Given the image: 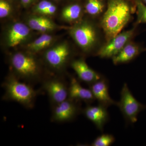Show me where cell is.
<instances>
[{"mask_svg": "<svg viewBox=\"0 0 146 146\" xmlns=\"http://www.w3.org/2000/svg\"><path fill=\"white\" fill-rule=\"evenodd\" d=\"M133 11L127 0H110L101 21L107 42L121 33L130 21Z\"/></svg>", "mask_w": 146, "mask_h": 146, "instance_id": "cell-1", "label": "cell"}, {"mask_svg": "<svg viewBox=\"0 0 146 146\" xmlns=\"http://www.w3.org/2000/svg\"><path fill=\"white\" fill-rule=\"evenodd\" d=\"M3 86L4 100L16 102L27 109L34 107L38 92L29 83L22 82L15 75L11 74L6 78Z\"/></svg>", "mask_w": 146, "mask_h": 146, "instance_id": "cell-2", "label": "cell"}, {"mask_svg": "<svg viewBox=\"0 0 146 146\" xmlns=\"http://www.w3.org/2000/svg\"><path fill=\"white\" fill-rule=\"evenodd\" d=\"M10 64L15 76L19 79L28 83H35L41 76V70L38 61L33 56L18 52L14 53L10 58Z\"/></svg>", "mask_w": 146, "mask_h": 146, "instance_id": "cell-3", "label": "cell"}, {"mask_svg": "<svg viewBox=\"0 0 146 146\" xmlns=\"http://www.w3.org/2000/svg\"><path fill=\"white\" fill-rule=\"evenodd\" d=\"M117 106L129 124H133L138 120L139 113L146 109V105L142 104L133 96L126 83L124 84L121 92V98Z\"/></svg>", "mask_w": 146, "mask_h": 146, "instance_id": "cell-4", "label": "cell"}, {"mask_svg": "<svg viewBox=\"0 0 146 146\" xmlns=\"http://www.w3.org/2000/svg\"><path fill=\"white\" fill-rule=\"evenodd\" d=\"M71 36L79 46L85 52L91 50L97 41V33L92 24L82 21L76 24L70 31Z\"/></svg>", "mask_w": 146, "mask_h": 146, "instance_id": "cell-5", "label": "cell"}, {"mask_svg": "<svg viewBox=\"0 0 146 146\" xmlns=\"http://www.w3.org/2000/svg\"><path fill=\"white\" fill-rule=\"evenodd\" d=\"M134 29L120 33L108 41L98 51L97 55L102 58H112L119 52L132 38Z\"/></svg>", "mask_w": 146, "mask_h": 146, "instance_id": "cell-6", "label": "cell"}, {"mask_svg": "<svg viewBox=\"0 0 146 146\" xmlns=\"http://www.w3.org/2000/svg\"><path fill=\"white\" fill-rule=\"evenodd\" d=\"M70 50L66 43H62L47 50L44 57L50 67L56 71L61 70L68 63Z\"/></svg>", "mask_w": 146, "mask_h": 146, "instance_id": "cell-7", "label": "cell"}, {"mask_svg": "<svg viewBox=\"0 0 146 146\" xmlns=\"http://www.w3.org/2000/svg\"><path fill=\"white\" fill-rule=\"evenodd\" d=\"M78 103L68 98L53 106L52 121L56 122L63 123L74 119L81 112Z\"/></svg>", "mask_w": 146, "mask_h": 146, "instance_id": "cell-8", "label": "cell"}, {"mask_svg": "<svg viewBox=\"0 0 146 146\" xmlns=\"http://www.w3.org/2000/svg\"><path fill=\"white\" fill-rule=\"evenodd\" d=\"M69 86L60 79L53 78L43 82V88L48 94L53 106L68 99Z\"/></svg>", "mask_w": 146, "mask_h": 146, "instance_id": "cell-9", "label": "cell"}, {"mask_svg": "<svg viewBox=\"0 0 146 146\" xmlns=\"http://www.w3.org/2000/svg\"><path fill=\"white\" fill-rule=\"evenodd\" d=\"M107 108L99 104L98 106L88 105L82 110L84 115L95 125L100 131H103L104 128L109 119Z\"/></svg>", "mask_w": 146, "mask_h": 146, "instance_id": "cell-10", "label": "cell"}, {"mask_svg": "<svg viewBox=\"0 0 146 146\" xmlns=\"http://www.w3.org/2000/svg\"><path fill=\"white\" fill-rule=\"evenodd\" d=\"M89 86V89L99 104L107 108L112 105L117 106L118 102L114 101L110 96L108 82L104 78L90 84Z\"/></svg>", "mask_w": 146, "mask_h": 146, "instance_id": "cell-11", "label": "cell"}, {"mask_svg": "<svg viewBox=\"0 0 146 146\" xmlns=\"http://www.w3.org/2000/svg\"><path fill=\"white\" fill-rule=\"evenodd\" d=\"M71 66L79 79L89 85L104 78L91 69L83 59L73 60L71 63Z\"/></svg>", "mask_w": 146, "mask_h": 146, "instance_id": "cell-12", "label": "cell"}, {"mask_svg": "<svg viewBox=\"0 0 146 146\" xmlns=\"http://www.w3.org/2000/svg\"><path fill=\"white\" fill-rule=\"evenodd\" d=\"M68 98L79 102H84L88 104L92 103L96 100L90 89L83 87L74 77L70 79Z\"/></svg>", "mask_w": 146, "mask_h": 146, "instance_id": "cell-13", "label": "cell"}, {"mask_svg": "<svg viewBox=\"0 0 146 146\" xmlns=\"http://www.w3.org/2000/svg\"><path fill=\"white\" fill-rule=\"evenodd\" d=\"M30 33L29 26L23 23H17L13 24L7 35V43L9 46L15 47L25 42Z\"/></svg>", "mask_w": 146, "mask_h": 146, "instance_id": "cell-14", "label": "cell"}, {"mask_svg": "<svg viewBox=\"0 0 146 146\" xmlns=\"http://www.w3.org/2000/svg\"><path fill=\"white\" fill-rule=\"evenodd\" d=\"M144 50L136 44L128 42L117 54L112 58V61L116 65L128 63L135 58Z\"/></svg>", "mask_w": 146, "mask_h": 146, "instance_id": "cell-15", "label": "cell"}, {"mask_svg": "<svg viewBox=\"0 0 146 146\" xmlns=\"http://www.w3.org/2000/svg\"><path fill=\"white\" fill-rule=\"evenodd\" d=\"M28 24L30 28L42 32L52 31L58 27L51 20L44 16L31 17L28 19Z\"/></svg>", "mask_w": 146, "mask_h": 146, "instance_id": "cell-16", "label": "cell"}, {"mask_svg": "<svg viewBox=\"0 0 146 146\" xmlns=\"http://www.w3.org/2000/svg\"><path fill=\"white\" fill-rule=\"evenodd\" d=\"M54 40V37L48 34H44L31 42L28 46V48L32 52H38L46 48L51 45Z\"/></svg>", "mask_w": 146, "mask_h": 146, "instance_id": "cell-17", "label": "cell"}, {"mask_svg": "<svg viewBox=\"0 0 146 146\" xmlns=\"http://www.w3.org/2000/svg\"><path fill=\"white\" fill-rule=\"evenodd\" d=\"M81 14V7L78 5L74 4L64 8L61 13V16L65 21L74 22L79 19Z\"/></svg>", "mask_w": 146, "mask_h": 146, "instance_id": "cell-18", "label": "cell"}, {"mask_svg": "<svg viewBox=\"0 0 146 146\" xmlns=\"http://www.w3.org/2000/svg\"><path fill=\"white\" fill-rule=\"evenodd\" d=\"M104 7V4L100 0H88L85 9L89 15L97 16L102 12Z\"/></svg>", "mask_w": 146, "mask_h": 146, "instance_id": "cell-19", "label": "cell"}, {"mask_svg": "<svg viewBox=\"0 0 146 146\" xmlns=\"http://www.w3.org/2000/svg\"><path fill=\"white\" fill-rule=\"evenodd\" d=\"M56 11V7L51 3L47 1H43L36 6L35 11L36 13L46 16L53 15Z\"/></svg>", "mask_w": 146, "mask_h": 146, "instance_id": "cell-20", "label": "cell"}, {"mask_svg": "<svg viewBox=\"0 0 146 146\" xmlns=\"http://www.w3.org/2000/svg\"><path fill=\"white\" fill-rule=\"evenodd\" d=\"M114 136L112 134L103 133L97 137L91 143L92 146H110L115 142Z\"/></svg>", "mask_w": 146, "mask_h": 146, "instance_id": "cell-21", "label": "cell"}, {"mask_svg": "<svg viewBox=\"0 0 146 146\" xmlns=\"http://www.w3.org/2000/svg\"><path fill=\"white\" fill-rule=\"evenodd\" d=\"M137 10V22L136 24H146V5L142 0H136Z\"/></svg>", "mask_w": 146, "mask_h": 146, "instance_id": "cell-22", "label": "cell"}, {"mask_svg": "<svg viewBox=\"0 0 146 146\" xmlns=\"http://www.w3.org/2000/svg\"><path fill=\"white\" fill-rule=\"evenodd\" d=\"M11 7L7 2L3 0L0 1V18H6L10 14Z\"/></svg>", "mask_w": 146, "mask_h": 146, "instance_id": "cell-23", "label": "cell"}, {"mask_svg": "<svg viewBox=\"0 0 146 146\" xmlns=\"http://www.w3.org/2000/svg\"><path fill=\"white\" fill-rule=\"evenodd\" d=\"M21 1L23 4L24 5H27L30 3L33 0H21Z\"/></svg>", "mask_w": 146, "mask_h": 146, "instance_id": "cell-24", "label": "cell"}, {"mask_svg": "<svg viewBox=\"0 0 146 146\" xmlns=\"http://www.w3.org/2000/svg\"><path fill=\"white\" fill-rule=\"evenodd\" d=\"M143 1L144 3L146 5V0H143Z\"/></svg>", "mask_w": 146, "mask_h": 146, "instance_id": "cell-25", "label": "cell"}]
</instances>
